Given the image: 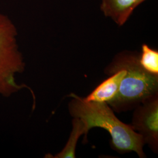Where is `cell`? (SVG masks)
I'll use <instances>...</instances> for the list:
<instances>
[{"label":"cell","mask_w":158,"mask_h":158,"mask_svg":"<svg viewBox=\"0 0 158 158\" xmlns=\"http://www.w3.org/2000/svg\"><path fill=\"white\" fill-rule=\"evenodd\" d=\"M126 74L125 69H120L110 75L96 89L84 98L86 102H108L111 100L118 91L121 81Z\"/></svg>","instance_id":"6"},{"label":"cell","mask_w":158,"mask_h":158,"mask_svg":"<svg viewBox=\"0 0 158 158\" xmlns=\"http://www.w3.org/2000/svg\"><path fill=\"white\" fill-rule=\"evenodd\" d=\"M139 62L142 68L147 72L158 76V51L147 44L142 46Z\"/></svg>","instance_id":"8"},{"label":"cell","mask_w":158,"mask_h":158,"mask_svg":"<svg viewBox=\"0 0 158 158\" xmlns=\"http://www.w3.org/2000/svg\"><path fill=\"white\" fill-rule=\"evenodd\" d=\"M147 0H136L135 4V8H136L138 6H140L143 2L146 1Z\"/></svg>","instance_id":"9"},{"label":"cell","mask_w":158,"mask_h":158,"mask_svg":"<svg viewBox=\"0 0 158 158\" xmlns=\"http://www.w3.org/2000/svg\"><path fill=\"white\" fill-rule=\"evenodd\" d=\"M68 108L73 117L83 120L88 131L96 127L108 131L111 137V146L120 153L135 152L141 158H146L143 147L145 143L130 124L121 122L106 102H86L84 98L72 93Z\"/></svg>","instance_id":"1"},{"label":"cell","mask_w":158,"mask_h":158,"mask_svg":"<svg viewBox=\"0 0 158 158\" xmlns=\"http://www.w3.org/2000/svg\"><path fill=\"white\" fill-rule=\"evenodd\" d=\"M136 2V0H101L100 9L105 17L121 27L135 11Z\"/></svg>","instance_id":"5"},{"label":"cell","mask_w":158,"mask_h":158,"mask_svg":"<svg viewBox=\"0 0 158 158\" xmlns=\"http://www.w3.org/2000/svg\"><path fill=\"white\" fill-rule=\"evenodd\" d=\"M17 31L11 19L0 13V95L14 94L23 87L18 85L16 76L23 71L25 64L19 51Z\"/></svg>","instance_id":"3"},{"label":"cell","mask_w":158,"mask_h":158,"mask_svg":"<svg viewBox=\"0 0 158 158\" xmlns=\"http://www.w3.org/2000/svg\"><path fill=\"white\" fill-rule=\"evenodd\" d=\"M72 131L64 148L54 156V158H76V148L80 136L85 135L87 136L89 131L83 120L77 117H74L72 120Z\"/></svg>","instance_id":"7"},{"label":"cell","mask_w":158,"mask_h":158,"mask_svg":"<svg viewBox=\"0 0 158 158\" xmlns=\"http://www.w3.org/2000/svg\"><path fill=\"white\" fill-rule=\"evenodd\" d=\"M139 53L124 51L118 53L104 70L111 75L120 69L126 74L121 81L118 91L107 104L117 113L135 108L143 102L158 95V76L143 69L139 62Z\"/></svg>","instance_id":"2"},{"label":"cell","mask_w":158,"mask_h":158,"mask_svg":"<svg viewBox=\"0 0 158 158\" xmlns=\"http://www.w3.org/2000/svg\"><path fill=\"white\" fill-rule=\"evenodd\" d=\"M132 129L155 153L158 151V95L135 108L131 124Z\"/></svg>","instance_id":"4"}]
</instances>
